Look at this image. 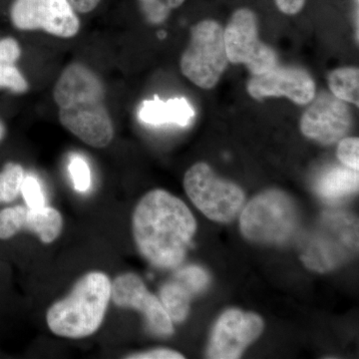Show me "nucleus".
Segmentation results:
<instances>
[{
    "mask_svg": "<svg viewBox=\"0 0 359 359\" xmlns=\"http://www.w3.org/2000/svg\"><path fill=\"white\" fill-rule=\"evenodd\" d=\"M337 158L342 164L351 169L358 171L359 167V140L358 138L349 137L342 138L337 147Z\"/></svg>",
    "mask_w": 359,
    "mask_h": 359,
    "instance_id": "obj_26",
    "label": "nucleus"
},
{
    "mask_svg": "<svg viewBox=\"0 0 359 359\" xmlns=\"http://www.w3.org/2000/svg\"><path fill=\"white\" fill-rule=\"evenodd\" d=\"M0 87L15 93H25L27 91L28 84L15 65H0Z\"/></svg>",
    "mask_w": 359,
    "mask_h": 359,
    "instance_id": "obj_24",
    "label": "nucleus"
},
{
    "mask_svg": "<svg viewBox=\"0 0 359 359\" xmlns=\"http://www.w3.org/2000/svg\"><path fill=\"white\" fill-rule=\"evenodd\" d=\"M26 208L22 205L6 208L0 211V238L8 240L22 231Z\"/></svg>",
    "mask_w": 359,
    "mask_h": 359,
    "instance_id": "obj_21",
    "label": "nucleus"
},
{
    "mask_svg": "<svg viewBox=\"0 0 359 359\" xmlns=\"http://www.w3.org/2000/svg\"><path fill=\"white\" fill-rule=\"evenodd\" d=\"M328 87L337 98L344 102L359 105V70L355 67H342L328 74Z\"/></svg>",
    "mask_w": 359,
    "mask_h": 359,
    "instance_id": "obj_18",
    "label": "nucleus"
},
{
    "mask_svg": "<svg viewBox=\"0 0 359 359\" xmlns=\"http://www.w3.org/2000/svg\"><path fill=\"white\" fill-rule=\"evenodd\" d=\"M126 358L130 359H182L184 356L177 351L172 349L158 348L153 351H145V353H139L131 354Z\"/></svg>",
    "mask_w": 359,
    "mask_h": 359,
    "instance_id": "obj_28",
    "label": "nucleus"
},
{
    "mask_svg": "<svg viewBox=\"0 0 359 359\" xmlns=\"http://www.w3.org/2000/svg\"><path fill=\"white\" fill-rule=\"evenodd\" d=\"M184 188L194 205L212 221H231L245 202V194L240 187L219 178L211 167L203 162L187 171Z\"/></svg>",
    "mask_w": 359,
    "mask_h": 359,
    "instance_id": "obj_7",
    "label": "nucleus"
},
{
    "mask_svg": "<svg viewBox=\"0 0 359 359\" xmlns=\"http://www.w3.org/2000/svg\"><path fill=\"white\" fill-rule=\"evenodd\" d=\"M197 224L185 203L164 190L146 194L133 215L135 243L142 256L161 269L183 263Z\"/></svg>",
    "mask_w": 359,
    "mask_h": 359,
    "instance_id": "obj_1",
    "label": "nucleus"
},
{
    "mask_svg": "<svg viewBox=\"0 0 359 359\" xmlns=\"http://www.w3.org/2000/svg\"><path fill=\"white\" fill-rule=\"evenodd\" d=\"M311 102L301 118L302 133L323 145L344 138L353 123L347 104L327 92L314 96Z\"/></svg>",
    "mask_w": 359,
    "mask_h": 359,
    "instance_id": "obj_11",
    "label": "nucleus"
},
{
    "mask_svg": "<svg viewBox=\"0 0 359 359\" xmlns=\"http://www.w3.org/2000/svg\"><path fill=\"white\" fill-rule=\"evenodd\" d=\"M22 193L27 207L30 209H40L45 205V198L39 180L33 176H26L21 185Z\"/></svg>",
    "mask_w": 359,
    "mask_h": 359,
    "instance_id": "obj_25",
    "label": "nucleus"
},
{
    "mask_svg": "<svg viewBox=\"0 0 359 359\" xmlns=\"http://www.w3.org/2000/svg\"><path fill=\"white\" fill-rule=\"evenodd\" d=\"M138 117L142 122L153 126L175 124L186 127L195 117V110L184 97L162 101L158 96L141 104Z\"/></svg>",
    "mask_w": 359,
    "mask_h": 359,
    "instance_id": "obj_14",
    "label": "nucleus"
},
{
    "mask_svg": "<svg viewBox=\"0 0 359 359\" xmlns=\"http://www.w3.org/2000/svg\"><path fill=\"white\" fill-rule=\"evenodd\" d=\"M160 295L161 304L172 321L182 323L186 320L193 294L185 285L173 278V280L163 285Z\"/></svg>",
    "mask_w": 359,
    "mask_h": 359,
    "instance_id": "obj_17",
    "label": "nucleus"
},
{
    "mask_svg": "<svg viewBox=\"0 0 359 359\" xmlns=\"http://www.w3.org/2000/svg\"><path fill=\"white\" fill-rule=\"evenodd\" d=\"M63 228V219L57 210L51 207L30 209L26 208L22 230L36 233L44 244H50L59 237Z\"/></svg>",
    "mask_w": 359,
    "mask_h": 359,
    "instance_id": "obj_15",
    "label": "nucleus"
},
{
    "mask_svg": "<svg viewBox=\"0 0 359 359\" xmlns=\"http://www.w3.org/2000/svg\"><path fill=\"white\" fill-rule=\"evenodd\" d=\"M25 177V170L20 164H6L0 172V204L13 202L18 198Z\"/></svg>",
    "mask_w": 359,
    "mask_h": 359,
    "instance_id": "obj_19",
    "label": "nucleus"
},
{
    "mask_svg": "<svg viewBox=\"0 0 359 359\" xmlns=\"http://www.w3.org/2000/svg\"><path fill=\"white\" fill-rule=\"evenodd\" d=\"M111 299L120 308L140 311L152 334L158 337L173 334V321L168 316L164 306L135 273H124L115 278L111 285Z\"/></svg>",
    "mask_w": 359,
    "mask_h": 359,
    "instance_id": "obj_12",
    "label": "nucleus"
},
{
    "mask_svg": "<svg viewBox=\"0 0 359 359\" xmlns=\"http://www.w3.org/2000/svg\"><path fill=\"white\" fill-rule=\"evenodd\" d=\"M174 278L185 285L193 295L202 292L210 283L207 271L197 266H185L179 269Z\"/></svg>",
    "mask_w": 359,
    "mask_h": 359,
    "instance_id": "obj_22",
    "label": "nucleus"
},
{
    "mask_svg": "<svg viewBox=\"0 0 359 359\" xmlns=\"http://www.w3.org/2000/svg\"><path fill=\"white\" fill-rule=\"evenodd\" d=\"M4 134H6V127H4V123L0 121V141L4 138Z\"/></svg>",
    "mask_w": 359,
    "mask_h": 359,
    "instance_id": "obj_31",
    "label": "nucleus"
},
{
    "mask_svg": "<svg viewBox=\"0 0 359 359\" xmlns=\"http://www.w3.org/2000/svg\"><path fill=\"white\" fill-rule=\"evenodd\" d=\"M224 39L229 62L247 66L252 75L262 74L278 65L275 50L259 39V21L249 8L233 13L224 29Z\"/></svg>",
    "mask_w": 359,
    "mask_h": 359,
    "instance_id": "obj_8",
    "label": "nucleus"
},
{
    "mask_svg": "<svg viewBox=\"0 0 359 359\" xmlns=\"http://www.w3.org/2000/svg\"><path fill=\"white\" fill-rule=\"evenodd\" d=\"M248 92L257 100L266 97H287L299 105L311 103L316 96V83L302 68L276 65L266 72L252 75Z\"/></svg>",
    "mask_w": 359,
    "mask_h": 359,
    "instance_id": "obj_13",
    "label": "nucleus"
},
{
    "mask_svg": "<svg viewBox=\"0 0 359 359\" xmlns=\"http://www.w3.org/2000/svg\"><path fill=\"white\" fill-rule=\"evenodd\" d=\"M241 231L248 240L263 244H283L294 235L299 226L297 205L287 194L266 191L245 208L240 219Z\"/></svg>",
    "mask_w": 359,
    "mask_h": 359,
    "instance_id": "obj_5",
    "label": "nucleus"
},
{
    "mask_svg": "<svg viewBox=\"0 0 359 359\" xmlns=\"http://www.w3.org/2000/svg\"><path fill=\"white\" fill-rule=\"evenodd\" d=\"M73 185L79 192H86L91 187V171L88 164L83 158L78 155L71 157L69 166H68Z\"/></svg>",
    "mask_w": 359,
    "mask_h": 359,
    "instance_id": "obj_23",
    "label": "nucleus"
},
{
    "mask_svg": "<svg viewBox=\"0 0 359 359\" xmlns=\"http://www.w3.org/2000/svg\"><path fill=\"white\" fill-rule=\"evenodd\" d=\"M186 0H138L141 13L148 23L162 25L174 9L179 8Z\"/></svg>",
    "mask_w": 359,
    "mask_h": 359,
    "instance_id": "obj_20",
    "label": "nucleus"
},
{
    "mask_svg": "<svg viewBox=\"0 0 359 359\" xmlns=\"http://www.w3.org/2000/svg\"><path fill=\"white\" fill-rule=\"evenodd\" d=\"M59 120L65 128L93 148L109 145L114 126L105 104V87L94 71L81 63L68 65L53 89Z\"/></svg>",
    "mask_w": 359,
    "mask_h": 359,
    "instance_id": "obj_2",
    "label": "nucleus"
},
{
    "mask_svg": "<svg viewBox=\"0 0 359 359\" xmlns=\"http://www.w3.org/2000/svg\"><path fill=\"white\" fill-rule=\"evenodd\" d=\"M228 65L223 26L211 20L194 25L190 43L180 62L184 76L200 88L212 89Z\"/></svg>",
    "mask_w": 359,
    "mask_h": 359,
    "instance_id": "obj_6",
    "label": "nucleus"
},
{
    "mask_svg": "<svg viewBox=\"0 0 359 359\" xmlns=\"http://www.w3.org/2000/svg\"><path fill=\"white\" fill-rule=\"evenodd\" d=\"M111 285L108 276L100 271L82 276L67 297L49 308L46 314L49 330L66 339H83L93 334L105 318Z\"/></svg>",
    "mask_w": 359,
    "mask_h": 359,
    "instance_id": "obj_3",
    "label": "nucleus"
},
{
    "mask_svg": "<svg viewBox=\"0 0 359 359\" xmlns=\"http://www.w3.org/2000/svg\"><path fill=\"white\" fill-rule=\"evenodd\" d=\"M358 222L342 211L323 212L301 244V259L309 269L327 273L355 256Z\"/></svg>",
    "mask_w": 359,
    "mask_h": 359,
    "instance_id": "obj_4",
    "label": "nucleus"
},
{
    "mask_svg": "<svg viewBox=\"0 0 359 359\" xmlns=\"http://www.w3.org/2000/svg\"><path fill=\"white\" fill-rule=\"evenodd\" d=\"M276 6L282 13L285 14L299 13L306 4V0H275Z\"/></svg>",
    "mask_w": 359,
    "mask_h": 359,
    "instance_id": "obj_29",
    "label": "nucleus"
},
{
    "mask_svg": "<svg viewBox=\"0 0 359 359\" xmlns=\"http://www.w3.org/2000/svg\"><path fill=\"white\" fill-rule=\"evenodd\" d=\"M316 191L328 200L339 199L358 192V171L348 167L332 168L318 180Z\"/></svg>",
    "mask_w": 359,
    "mask_h": 359,
    "instance_id": "obj_16",
    "label": "nucleus"
},
{
    "mask_svg": "<svg viewBox=\"0 0 359 359\" xmlns=\"http://www.w3.org/2000/svg\"><path fill=\"white\" fill-rule=\"evenodd\" d=\"M264 321L256 313L240 309L224 311L212 328L208 346V358L236 359L261 335Z\"/></svg>",
    "mask_w": 359,
    "mask_h": 359,
    "instance_id": "obj_10",
    "label": "nucleus"
},
{
    "mask_svg": "<svg viewBox=\"0 0 359 359\" xmlns=\"http://www.w3.org/2000/svg\"><path fill=\"white\" fill-rule=\"evenodd\" d=\"M76 13H89L100 4L101 0H67Z\"/></svg>",
    "mask_w": 359,
    "mask_h": 359,
    "instance_id": "obj_30",
    "label": "nucleus"
},
{
    "mask_svg": "<svg viewBox=\"0 0 359 359\" xmlns=\"http://www.w3.org/2000/svg\"><path fill=\"white\" fill-rule=\"evenodd\" d=\"M9 20L21 32L43 30L60 39H72L80 29L76 11L67 0H13Z\"/></svg>",
    "mask_w": 359,
    "mask_h": 359,
    "instance_id": "obj_9",
    "label": "nucleus"
},
{
    "mask_svg": "<svg viewBox=\"0 0 359 359\" xmlns=\"http://www.w3.org/2000/svg\"><path fill=\"white\" fill-rule=\"evenodd\" d=\"M20 55L21 48L18 40L13 37L0 40V65H15Z\"/></svg>",
    "mask_w": 359,
    "mask_h": 359,
    "instance_id": "obj_27",
    "label": "nucleus"
}]
</instances>
